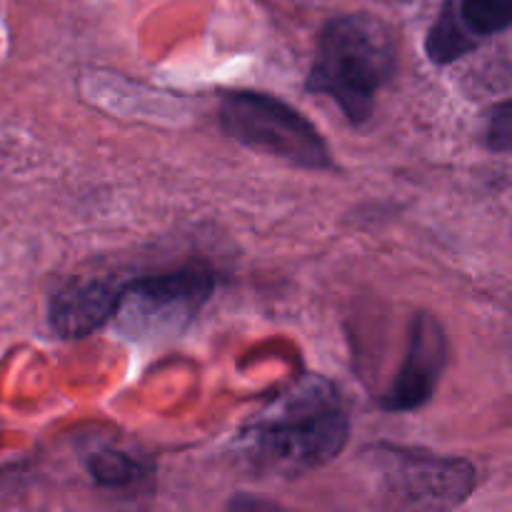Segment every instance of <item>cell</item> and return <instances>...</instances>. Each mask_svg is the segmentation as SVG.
I'll return each instance as SVG.
<instances>
[{"label": "cell", "instance_id": "8992f818", "mask_svg": "<svg viewBox=\"0 0 512 512\" xmlns=\"http://www.w3.org/2000/svg\"><path fill=\"white\" fill-rule=\"evenodd\" d=\"M400 468L395 480L400 495L413 503L455 505L470 495L475 485V470L463 460L423 458V455H398Z\"/></svg>", "mask_w": 512, "mask_h": 512}, {"label": "cell", "instance_id": "277c9868", "mask_svg": "<svg viewBox=\"0 0 512 512\" xmlns=\"http://www.w3.org/2000/svg\"><path fill=\"white\" fill-rule=\"evenodd\" d=\"M215 275L205 268H183L163 275H148L123 285L120 310L135 320H150L158 328H183L213 295Z\"/></svg>", "mask_w": 512, "mask_h": 512}, {"label": "cell", "instance_id": "6da1fadb", "mask_svg": "<svg viewBox=\"0 0 512 512\" xmlns=\"http://www.w3.org/2000/svg\"><path fill=\"white\" fill-rule=\"evenodd\" d=\"M348 430L333 385L310 378L245 430L243 453L258 473L303 475L340 455Z\"/></svg>", "mask_w": 512, "mask_h": 512}, {"label": "cell", "instance_id": "7a4b0ae2", "mask_svg": "<svg viewBox=\"0 0 512 512\" xmlns=\"http://www.w3.org/2000/svg\"><path fill=\"white\" fill-rule=\"evenodd\" d=\"M393 73L395 43L388 30L365 15H345L320 30L308 90L328 95L353 123H363Z\"/></svg>", "mask_w": 512, "mask_h": 512}, {"label": "cell", "instance_id": "ba28073f", "mask_svg": "<svg viewBox=\"0 0 512 512\" xmlns=\"http://www.w3.org/2000/svg\"><path fill=\"white\" fill-rule=\"evenodd\" d=\"M468 25H465L463 15L458 18V13L453 10H445L443 18L433 25L428 35V55L433 63H453L455 58L465 55L468 50H473L475 40L468 33Z\"/></svg>", "mask_w": 512, "mask_h": 512}, {"label": "cell", "instance_id": "3957f363", "mask_svg": "<svg viewBox=\"0 0 512 512\" xmlns=\"http://www.w3.org/2000/svg\"><path fill=\"white\" fill-rule=\"evenodd\" d=\"M220 123L230 138L288 160L290 165L308 170L333 168V158L318 128L273 95L248 90L225 95L220 103Z\"/></svg>", "mask_w": 512, "mask_h": 512}, {"label": "cell", "instance_id": "30bf717a", "mask_svg": "<svg viewBox=\"0 0 512 512\" xmlns=\"http://www.w3.org/2000/svg\"><path fill=\"white\" fill-rule=\"evenodd\" d=\"M90 468H93L95 480H98L100 485H125L128 480H133L135 475H138V465L123 453L95 455Z\"/></svg>", "mask_w": 512, "mask_h": 512}, {"label": "cell", "instance_id": "9c48e42d", "mask_svg": "<svg viewBox=\"0 0 512 512\" xmlns=\"http://www.w3.org/2000/svg\"><path fill=\"white\" fill-rule=\"evenodd\" d=\"M460 15L470 33L493 35L512 25V0H463Z\"/></svg>", "mask_w": 512, "mask_h": 512}, {"label": "cell", "instance_id": "52a82bcc", "mask_svg": "<svg viewBox=\"0 0 512 512\" xmlns=\"http://www.w3.org/2000/svg\"><path fill=\"white\" fill-rule=\"evenodd\" d=\"M120 303L123 285H110L103 280L70 283L58 290L50 303V325L63 338H83L118 315Z\"/></svg>", "mask_w": 512, "mask_h": 512}, {"label": "cell", "instance_id": "8fae6325", "mask_svg": "<svg viewBox=\"0 0 512 512\" xmlns=\"http://www.w3.org/2000/svg\"><path fill=\"white\" fill-rule=\"evenodd\" d=\"M490 150L498 153H512V100L495 105L488 118V130H485Z\"/></svg>", "mask_w": 512, "mask_h": 512}, {"label": "cell", "instance_id": "5b68a950", "mask_svg": "<svg viewBox=\"0 0 512 512\" xmlns=\"http://www.w3.org/2000/svg\"><path fill=\"white\" fill-rule=\"evenodd\" d=\"M448 360V340L438 320L428 313L415 315L405 363L385 395L383 405L393 413H408L428 403Z\"/></svg>", "mask_w": 512, "mask_h": 512}]
</instances>
